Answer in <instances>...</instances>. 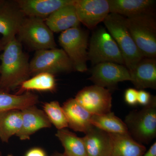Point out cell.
<instances>
[{
    "mask_svg": "<svg viewBox=\"0 0 156 156\" xmlns=\"http://www.w3.org/2000/svg\"><path fill=\"white\" fill-rule=\"evenodd\" d=\"M55 135L64 148L65 156H87L83 137L66 128L58 130Z\"/></svg>",
    "mask_w": 156,
    "mask_h": 156,
    "instance_id": "25",
    "label": "cell"
},
{
    "mask_svg": "<svg viewBox=\"0 0 156 156\" xmlns=\"http://www.w3.org/2000/svg\"><path fill=\"white\" fill-rule=\"evenodd\" d=\"M38 102V96L30 92L17 95L0 89V112L13 110L21 111L36 105Z\"/></svg>",
    "mask_w": 156,
    "mask_h": 156,
    "instance_id": "21",
    "label": "cell"
},
{
    "mask_svg": "<svg viewBox=\"0 0 156 156\" xmlns=\"http://www.w3.org/2000/svg\"><path fill=\"white\" fill-rule=\"evenodd\" d=\"M58 42L67 54L74 70L79 72L87 70L88 33L80 27L62 32L58 37Z\"/></svg>",
    "mask_w": 156,
    "mask_h": 156,
    "instance_id": "6",
    "label": "cell"
},
{
    "mask_svg": "<svg viewBox=\"0 0 156 156\" xmlns=\"http://www.w3.org/2000/svg\"><path fill=\"white\" fill-rule=\"evenodd\" d=\"M2 51L0 56V89L10 92L29 79L30 62L17 37L8 43Z\"/></svg>",
    "mask_w": 156,
    "mask_h": 156,
    "instance_id": "1",
    "label": "cell"
},
{
    "mask_svg": "<svg viewBox=\"0 0 156 156\" xmlns=\"http://www.w3.org/2000/svg\"><path fill=\"white\" fill-rule=\"evenodd\" d=\"M103 23L118 45L125 65L130 71L144 57L140 52L129 32L126 17L119 14L110 13Z\"/></svg>",
    "mask_w": 156,
    "mask_h": 156,
    "instance_id": "2",
    "label": "cell"
},
{
    "mask_svg": "<svg viewBox=\"0 0 156 156\" xmlns=\"http://www.w3.org/2000/svg\"><path fill=\"white\" fill-rule=\"evenodd\" d=\"M110 13L126 17L143 14H154L153 0H108Z\"/></svg>",
    "mask_w": 156,
    "mask_h": 156,
    "instance_id": "18",
    "label": "cell"
},
{
    "mask_svg": "<svg viewBox=\"0 0 156 156\" xmlns=\"http://www.w3.org/2000/svg\"><path fill=\"white\" fill-rule=\"evenodd\" d=\"M129 72L131 82L136 89H156V58L144 57Z\"/></svg>",
    "mask_w": 156,
    "mask_h": 156,
    "instance_id": "15",
    "label": "cell"
},
{
    "mask_svg": "<svg viewBox=\"0 0 156 156\" xmlns=\"http://www.w3.org/2000/svg\"><path fill=\"white\" fill-rule=\"evenodd\" d=\"M43 111L51 124L61 130L68 127L67 120L62 106L56 101L46 102L43 105Z\"/></svg>",
    "mask_w": 156,
    "mask_h": 156,
    "instance_id": "26",
    "label": "cell"
},
{
    "mask_svg": "<svg viewBox=\"0 0 156 156\" xmlns=\"http://www.w3.org/2000/svg\"><path fill=\"white\" fill-rule=\"evenodd\" d=\"M4 48V45H3L2 43V41H1V39H0V52L2 51Z\"/></svg>",
    "mask_w": 156,
    "mask_h": 156,
    "instance_id": "32",
    "label": "cell"
},
{
    "mask_svg": "<svg viewBox=\"0 0 156 156\" xmlns=\"http://www.w3.org/2000/svg\"><path fill=\"white\" fill-rule=\"evenodd\" d=\"M62 108L67 119L68 127L74 131L86 134L92 127L90 123L92 114L75 98L68 99L64 102Z\"/></svg>",
    "mask_w": 156,
    "mask_h": 156,
    "instance_id": "16",
    "label": "cell"
},
{
    "mask_svg": "<svg viewBox=\"0 0 156 156\" xmlns=\"http://www.w3.org/2000/svg\"><path fill=\"white\" fill-rule=\"evenodd\" d=\"M24 156H48L44 149L40 147L31 148L26 152Z\"/></svg>",
    "mask_w": 156,
    "mask_h": 156,
    "instance_id": "29",
    "label": "cell"
},
{
    "mask_svg": "<svg viewBox=\"0 0 156 156\" xmlns=\"http://www.w3.org/2000/svg\"><path fill=\"white\" fill-rule=\"evenodd\" d=\"M90 123L92 126L110 134H128L126 124L113 112L103 115H92Z\"/></svg>",
    "mask_w": 156,
    "mask_h": 156,
    "instance_id": "24",
    "label": "cell"
},
{
    "mask_svg": "<svg viewBox=\"0 0 156 156\" xmlns=\"http://www.w3.org/2000/svg\"><path fill=\"white\" fill-rule=\"evenodd\" d=\"M75 99L92 115H103L111 112L112 94L106 88L96 85L84 88Z\"/></svg>",
    "mask_w": 156,
    "mask_h": 156,
    "instance_id": "9",
    "label": "cell"
},
{
    "mask_svg": "<svg viewBox=\"0 0 156 156\" xmlns=\"http://www.w3.org/2000/svg\"><path fill=\"white\" fill-rule=\"evenodd\" d=\"M88 60L94 66L104 62L125 65L116 43L103 27L97 29L92 34L88 51Z\"/></svg>",
    "mask_w": 156,
    "mask_h": 156,
    "instance_id": "7",
    "label": "cell"
},
{
    "mask_svg": "<svg viewBox=\"0 0 156 156\" xmlns=\"http://www.w3.org/2000/svg\"><path fill=\"white\" fill-rule=\"evenodd\" d=\"M17 36L20 41L36 51L56 48L53 33L41 18L26 17Z\"/></svg>",
    "mask_w": 156,
    "mask_h": 156,
    "instance_id": "5",
    "label": "cell"
},
{
    "mask_svg": "<svg viewBox=\"0 0 156 156\" xmlns=\"http://www.w3.org/2000/svg\"><path fill=\"white\" fill-rule=\"evenodd\" d=\"M124 122L128 133L136 142L148 144L156 137V97L153 95L151 102L139 110L130 112Z\"/></svg>",
    "mask_w": 156,
    "mask_h": 156,
    "instance_id": "3",
    "label": "cell"
},
{
    "mask_svg": "<svg viewBox=\"0 0 156 156\" xmlns=\"http://www.w3.org/2000/svg\"><path fill=\"white\" fill-rule=\"evenodd\" d=\"M74 6L80 23L94 29L110 14L108 0H75Z\"/></svg>",
    "mask_w": 156,
    "mask_h": 156,
    "instance_id": "12",
    "label": "cell"
},
{
    "mask_svg": "<svg viewBox=\"0 0 156 156\" xmlns=\"http://www.w3.org/2000/svg\"><path fill=\"white\" fill-rule=\"evenodd\" d=\"M142 156H156V142L154 143Z\"/></svg>",
    "mask_w": 156,
    "mask_h": 156,
    "instance_id": "30",
    "label": "cell"
},
{
    "mask_svg": "<svg viewBox=\"0 0 156 156\" xmlns=\"http://www.w3.org/2000/svg\"><path fill=\"white\" fill-rule=\"evenodd\" d=\"M152 96L145 90H139L137 92V104L144 106H146L151 102Z\"/></svg>",
    "mask_w": 156,
    "mask_h": 156,
    "instance_id": "28",
    "label": "cell"
},
{
    "mask_svg": "<svg viewBox=\"0 0 156 156\" xmlns=\"http://www.w3.org/2000/svg\"><path fill=\"white\" fill-rule=\"evenodd\" d=\"M22 125L21 111L17 110L0 112V140L9 142L11 136L16 135Z\"/></svg>",
    "mask_w": 156,
    "mask_h": 156,
    "instance_id": "22",
    "label": "cell"
},
{
    "mask_svg": "<svg viewBox=\"0 0 156 156\" xmlns=\"http://www.w3.org/2000/svg\"><path fill=\"white\" fill-rule=\"evenodd\" d=\"M129 32L145 58H156V22L154 14H140L126 17Z\"/></svg>",
    "mask_w": 156,
    "mask_h": 156,
    "instance_id": "4",
    "label": "cell"
},
{
    "mask_svg": "<svg viewBox=\"0 0 156 156\" xmlns=\"http://www.w3.org/2000/svg\"><path fill=\"white\" fill-rule=\"evenodd\" d=\"M22 125L16 136L20 140L30 139V136L43 128H50L52 124L44 112L32 105L21 111Z\"/></svg>",
    "mask_w": 156,
    "mask_h": 156,
    "instance_id": "13",
    "label": "cell"
},
{
    "mask_svg": "<svg viewBox=\"0 0 156 156\" xmlns=\"http://www.w3.org/2000/svg\"><path fill=\"white\" fill-rule=\"evenodd\" d=\"M88 80L94 85L111 91L116 89L119 82L131 81V76L129 70L123 65L104 62L94 66Z\"/></svg>",
    "mask_w": 156,
    "mask_h": 156,
    "instance_id": "10",
    "label": "cell"
},
{
    "mask_svg": "<svg viewBox=\"0 0 156 156\" xmlns=\"http://www.w3.org/2000/svg\"><path fill=\"white\" fill-rule=\"evenodd\" d=\"M112 151L110 156H142L147 151L145 146L136 142L129 134H110Z\"/></svg>",
    "mask_w": 156,
    "mask_h": 156,
    "instance_id": "20",
    "label": "cell"
},
{
    "mask_svg": "<svg viewBox=\"0 0 156 156\" xmlns=\"http://www.w3.org/2000/svg\"><path fill=\"white\" fill-rule=\"evenodd\" d=\"M74 3L60 8L46 18L45 23L53 33L62 32L80 27V23L76 14Z\"/></svg>",
    "mask_w": 156,
    "mask_h": 156,
    "instance_id": "19",
    "label": "cell"
},
{
    "mask_svg": "<svg viewBox=\"0 0 156 156\" xmlns=\"http://www.w3.org/2000/svg\"><path fill=\"white\" fill-rule=\"evenodd\" d=\"M0 156H4L3 155L2 153V152L0 151ZM5 156H14L12 154H9Z\"/></svg>",
    "mask_w": 156,
    "mask_h": 156,
    "instance_id": "33",
    "label": "cell"
},
{
    "mask_svg": "<svg viewBox=\"0 0 156 156\" xmlns=\"http://www.w3.org/2000/svg\"><path fill=\"white\" fill-rule=\"evenodd\" d=\"M75 0H17L26 17L47 18L58 9L74 3Z\"/></svg>",
    "mask_w": 156,
    "mask_h": 156,
    "instance_id": "14",
    "label": "cell"
},
{
    "mask_svg": "<svg viewBox=\"0 0 156 156\" xmlns=\"http://www.w3.org/2000/svg\"><path fill=\"white\" fill-rule=\"evenodd\" d=\"M20 87L17 95L31 91L54 92L56 90V81L53 75L40 73L23 82Z\"/></svg>",
    "mask_w": 156,
    "mask_h": 156,
    "instance_id": "23",
    "label": "cell"
},
{
    "mask_svg": "<svg viewBox=\"0 0 156 156\" xmlns=\"http://www.w3.org/2000/svg\"><path fill=\"white\" fill-rule=\"evenodd\" d=\"M31 75L46 73L54 75L74 70L67 54L62 49H48L36 51L30 62Z\"/></svg>",
    "mask_w": 156,
    "mask_h": 156,
    "instance_id": "8",
    "label": "cell"
},
{
    "mask_svg": "<svg viewBox=\"0 0 156 156\" xmlns=\"http://www.w3.org/2000/svg\"><path fill=\"white\" fill-rule=\"evenodd\" d=\"M87 156H110L112 139L108 133L92 126L83 137Z\"/></svg>",
    "mask_w": 156,
    "mask_h": 156,
    "instance_id": "17",
    "label": "cell"
},
{
    "mask_svg": "<svg viewBox=\"0 0 156 156\" xmlns=\"http://www.w3.org/2000/svg\"><path fill=\"white\" fill-rule=\"evenodd\" d=\"M137 92L138 90L133 88L126 89L125 92L124 98L126 103L131 106L137 104Z\"/></svg>",
    "mask_w": 156,
    "mask_h": 156,
    "instance_id": "27",
    "label": "cell"
},
{
    "mask_svg": "<svg viewBox=\"0 0 156 156\" xmlns=\"http://www.w3.org/2000/svg\"><path fill=\"white\" fill-rule=\"evenodd\" d=\"M50 156H65L63 154L60 153L56 152L51 154Z\"/></svg>",
    "mask_w": 156,
    "mask_h": 156,
    "instance_id": "31",
    "label": "cell"
},
{
    "mask_svg": "<svg viewBox=\"0 0 156 156\" xmlns=\"http://www.w3.org/2000/svg\"><path fill=\"white\" fill-rule=\"evenodd\" d=\"M26 17L15 1L0 0V34L4 47L17 37Z\"/></svg>",
    "mask_w": 156,
    "mask_h": 156,
    "instance_id": "11",
    "label": "cell"
}]
</instances>
